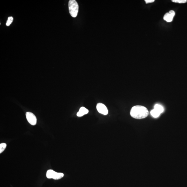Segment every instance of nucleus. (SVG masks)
Masks as SVG:
<instances>
[{"instance_id":"13","label":"nucleus","mask_w":187,"mask_h":187,"mask_svg":"<svg viewBox=\"0 0 187 187\" xmlns=\"http://www.w3.org/2000/svg\"><path fill=\"white\" fill-rule=\"evenodd\" d=\"M145 1L146 3H152L155 1L154 0H145Z\"/></svg>"},{"instance_id":"3","label":"nucleus","mask_w":187,"mask_h":187,"mask_svg":"<svg viewBox=\"0 0 187 187\" xmlns=\"http://www.w3.org/2000/svg\"><path fill=\"white\" fill-rule=\"evenodd\" d=\"M46 177L48 179H53L55 180L60 179L63 178L64 174L61 173H57L53 170H49L46 174Z\"/></svg>"},{"instance_id":"8","label":"nucleus","mask_w":187,"mask_h":187,"mask_svg":"<svg viewBox=\"0 0 187 187\" xmlns=\"http://www.w3.org/2000/svg\"><path fill=\"white\" fill-rule=\"evenodd\" d=\"M154 109L160 113H162L164 111V109L162 105L160 104H157L155 106Z\"/></svg>"},{"instance_id":"12","label":"nucleus","mask_w":187,"mask_h":187,"mask_svg":"<svg viewBox=\"0 0 187 187\" xmlns=\"http://www.w3.org/2000/svg\"><path fill=\"white\" fill-rule=\"evenodd\" d=\"M172 1L176 3H186L187 1V0H172Z\"/></svg>"},{"instance_id":"1","label":"nucleus","mask_w":187,"mask_h":187,"mask_svg":"<svg viewBox=\"0 0 187 187\" xmlns=\"http://www.w3.org/2000/svg\"><path fill=\"white\" fill-rule=\"evenodd\" d=\"M149 112L146 107L141 105H136L132 107L130 115L132 118L137 119H144L148 116Z\"/></svg>"},{"instance_id":"7","label":"nucleus","mask_w":187,"mask_h":187,"mask_svg":"<svg viewBox=\"0 0 187 187\" xmlns=\"http://www.w3.org/2000/svg\"><path fill=\"white\" fill-rule=\"evenodd\" d=\"M88 112L89 111L88 109L85 107H82L79 109L78 112L77 113V115L78 117H82L83 115L87 114Z\"/></svg>"},{"instance_id":"2","label":"nucleus","mask_w":187,"mask_h":187,"mask_svg":"<svg viewBox=\"0 0 187 187\" xmlns=\"http://www.w3.org/2000/svg\"><path fill=\"white\" fill-rule=\"evenodd\" d=\"M68 6L71 15L73 17H76L79 10L78 5L77 2L75 0H70L69 2Z\"/></svg>"},{"instance_id":"4","label":"nucleus","mask_w":187,"mask_h":187,"mask_svg":"<svg viewBox=\"0 0 187 187\" xmlns=\"http://www.w3.org/2000/svg\"><path fill=\"white\" fill-rule=\"evenodd\" d=\"M26 116L28 122L31 125L35 126L36 124L37 119L33 114L30 112H27L26 113Z\"/></svg>"},{"instance_id":"6","label":"nucleus","mask_w":187,"mask_h":187,"mask_svg":"<svg viewBox=\"0 0 187 187\" xmlns=\"http://www.w3.org/2000/svg\"><path fill=\"white\" fill-rule=\"evenodd\" d=\"M175 15V11L173 10H170L169 12H167L164 15L163 18L167 22H171L172 21Z\"/></svg>"},{"instance_id":"9","label":"nucleus","mask_w":187,"mask_h":187,"mask_svg":"<svg viewBox=\"0 0 187 187\" xmlns=\"http://www.w3.org/2000/svg\"><path fill=\"white\" fill-rule=\"evenodd\" d=\"M150 113L152 116L155 118H158L161 114V113L155 109L151 111Z\"/></svg>"},{"instance_id":"10","label":"nucleus","mask_w":187,"mask_h":187,"mask_svg":"<svg viewBox=\"0 0 187 187\" xmlns=\"http://www.w3.org/2000/svg\"><path fill=\"white\" fill-rule=\"evenodd\" d=\"M7 145L5 143H1L0 144V153H2L6 149Z\"/></svg>"},{"instance_id":"11","label":"nucleus","mask_w":187,"mask_h":187,"mask_svg":"<svg viewBox=\"0 0 187 187\" xmlns=\"http://www.w3.org/2000/svg\"><path fill=\"white\" fill-rule=\"evenodd\" d=\"M13 20V18L12 16L8 17V20H7L6 22V25L7 26H9L11 24Z\"/></svg>"},{"instance_id":"5","label":"nucleus","mask_w":187,"mask_h":187,"mask_svg":"<svg viewBox=\"0 0 187 187\" xmlns=\"http://www.w3.org/2000/svg\"><path fill=\"white\" fill-rule=\"evenodd\" d=\"M96 108L98 112L103 115H106L108 114V110L107 107L104 104L102 103H98L97 104Z\"/></svg>"}]
</instances>
